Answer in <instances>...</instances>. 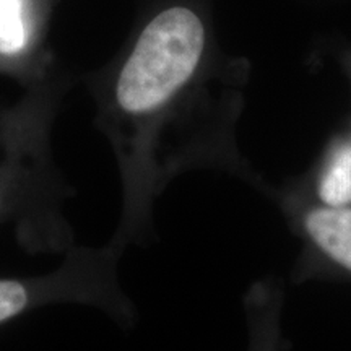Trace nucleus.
<instances>
[{
  "instance_id": "7ed1b4c3",
  "label": "nucleus",
  "mask_w": 351,
  "mask_h": 351,
  "mask_svg": "<svg viewBox=\"0 0 351 351\" xmlns=\"http://www.w3.org/2000/svg\"><path fill=\"white\" fill-rule=\"evenodd\" d=\"M39 0H0V73L25 88L44 80Z\"/></svg>"
},
{
  "instance_id": "20e7f679",
  "label": "nucleus",
  "mask_w": 351,
  "mask_h": 351,
  "mask_svg": "<svg viewBox=\"0 0 351 351\" xmlns=\"http://www.w3.org/2000/svg\"><path fill=\"white\" fill-rule=\"evenodd\" d=\"M285 210L302 241L324 257L351 271V208L307 205L300 195L287 197Z\"/></svg>"
},
{
  "instance_id": "39448f33",
  "label": "nucleus",
  "mask_w": 351,
  "mask_h": 351,
  "mask_svg": "<svg viewBox=\"0 0 351 351\" xmlns=\"http://www.w3.org/2000/svg\"><path fill=\"white\" fill-rule=\"evenodd\" d=\"M319 205L348 207L351 205V140L333 148L314 179Z\"/></svg>"
},
{
  "instance_id": "f03ea898",
  "label": "nucleus",
  "mask_w": 351,
  "mask_h": 351,
  "mask_svg": "<svg viewBox=\"0 0 351 351\" xmlns=\"http://www.w3.org/2000/svg\"><path fill=\"white\" fill-rule=\"evenodd\" d=\"M121 256L111 243L103 247L73 245L47 274L0 276V327L54 304L93 306L129 324L135 313L119 282Z\"/></svg>"
},
{
  "instance_id": "f257e3e1",
  "label": "nucleus",
  "mask_w": 351,
  "mask_h": 351,
  "mask_svg": "<svg viewBox=\"0 0 351 351\" xmlns=\"http://www.w3.org/2000/svg\"><path fill=\"white\" fill-rule=\"evenodd\" d=\"M56 90L47 78L0 106V228H13L28 254H65L73 232L64 213L72 186L51 150Z\"/></svg>"
}]
</instances>
